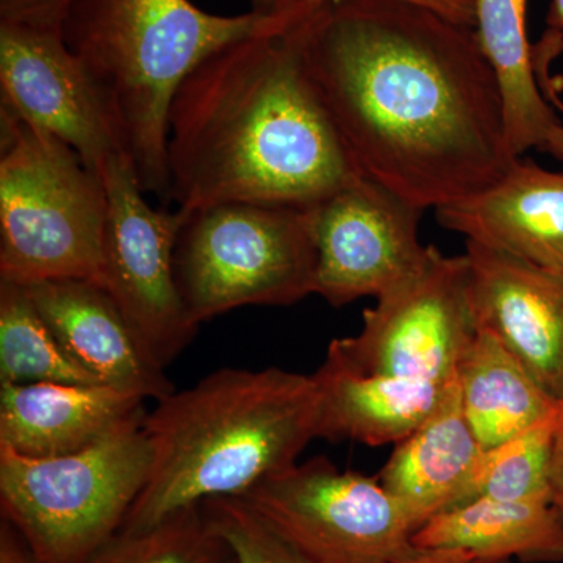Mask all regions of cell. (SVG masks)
Returning <instances> with one entry per match:
<instances>
[{
  "mask_svg": "<svg viewBox=\"0 0 563 563\" xmlns=\"http://www.w3.org/2000/svg\"><path fill=\"white\" fill-rule=\"evenodd\" d=\"M303 51L358 172L407 202L461 201L512 163L476 29L401 0H335L310 13Z\"/></svg>",
  "mask_w": 563,
  "mask_h": 563,
  "instance_id": "obj_1",
  "label": "cell"
},
{
  "mask_svg": "<svg viewBox=\"0 0 563 563\" xmlns=\"http://www.w3.org/2000/svg\"><path fill=\"white\" fill-rule=\"evenodd\" d=\"M312 9L273 14L191 70L168 117V198L313 209L362 174L306 63Z\"/></svg>",
  "mask_w": 563,
  "mask_h": 563,
  "instance_id": "obj_2",
  "label": "cell"
},
{
  "mask_svg": "<svg viewBox=\"0 0 563 563\" xmlns=\"http://www.w3.org/2000/svg\"><path fill=\"white\" fill-rule=\"evenodd\" d=\"M313 374L221 368L157 401L144 418L152 463L125 518L140 531L217 496H242L298 463L318 439Z\"/></svg>",
  "mask_w": 563,
  "mask_h": 563,
  "instance_id": "obj_3",
  "label": "cell"
},
{
  "mask_svg": "<svg viewBox=\"0 0 563 563\" xmlns=\"http://www.w3.org/2000/svg\"><path fill=\"white\" fill-rule=\"evenodd\" d=\"M273 14L218 16L190 0H76L62 31L98 92L144 192L168 198V117L180 85Z\"/></svg>",
  "mask_w": 563,
  "mask_h": 563,
  "instance_id": "obj_4",
  "label": "cell"
},
{
  "mask_svg": "<svg viewBox=\"0 0 563 563\" xmlns=\"http://www.w3.org/2000/svg\"><path fill=\"white\" fill-rule=\"evenodd\" d=\"M107 192L57 136L2 107L0 282L101 285Z\"/></svg>",
  "mask_w": 563,
  "mask_h": 563,
  "instance_id": "obj_5",
  "label": "cell"
},
{
  "mask_svg": "<svg viewBox=\"0 0 563 563\" xmlns=\"http://www.w3.org/2000/svg\"><path fill=\"white\" fill-rule=\"evenodd\" d=\"M144 418L60 457H25L0 446L3 520L35 563H84L121 531L151 472Z\"/></svg>",
  "mask_w": 563,
  "mask_h": 563,
  "instance_id": "obj_6",
  "label": "cell"
},
{
  "mask_svg": "<svg viewBox=\"0 0 563 563\" xmlns=\"http://www.w3.org/2000/svg\"><path fill=\"white\" fill-rule=\"evenodd\" d=\"M185 211L174 269L196 324L240 307L291 306L313 295L312 209L229 202Z\"/></svg>",
  "mask_w": 563,
  "mask_h": 563,
  "instance_id": "obj_7",
  "label": "cell"
},
{
  "mask_svg": "<svg viewBox=\"0 0 563 563\" xmlns=\"http://www.w3.org/2000/svg\"><path fill=\"white\" fill-rule=\"evenodd\" d=\"M310 563H390L415 553V528L379 477L340 472L324 455L236 496Z\"/></svg>",
  "mask_w": 563,
  "mask_h": 563,
  "instance_id": "obj_8",
  "label": "cell"
},
{
  "mask_svg": "<svg viewBox=\"0 0 563 563\" xmlns=\"http://www.w3.org/2000/svg\"><path fill=\"white\" fill-rule=\"evenodd\" d=\"M101 179L107 192L101 285L144 354L166 369L199 329L181 301L174 269L187 211L154 209L128 155H118Z\"/></svg>",
  "mask_w": 563,
  "mask_h": 563,
  "instance_id": "obj_9",
  "label": "cell"
},
{
  "mask_svg": "<svg viewBox=\"0 0 563 563\" xmlns=\"http://www.w3.org/2000/svg\"><path fill=\"white\" fill-rule=\"evenodd\" d=\"M476 332L468 258L432 246L422 272L363 310L361 332L332 340L325 357L363 376L446 385Z\"/></svg>",
  "mask_w": 563,
  "mask_h": 563,
  "instance_id": "obj_10",
  "label": "cell"
},
{
  "mask_svg": "<svg viewBox=\"0 0 563 563\" xmlns=\"http://www.w3.org/2000/svg\"><path fill=\"white\" fill-rule=\"evenodd\" d=\"M424 211L366 177L313 207V295L342 307L413 279L432 251L418 235Z\"/></svg>",
  "mask_w": 563,
  "mask_h": 563,
  "instance_id": "obj_11",
  "label": "cell"
},
{
  "mask_svg": "<svg viewBox=\"0 0 563 563\" xmlns=\"http://www.w3.org/2000/svg\"><path fill=\"white\" fill-rule=\"evenodd\" d=\"M0 85L3 109L68 144L98 176L128 155L60 25L0 21Z\"/></svg>",
  "mask_w": 563,
  "mask_h": 563,
  "instance_id": "obj_12",
  "label": "cell"
},
{
  "mask_svg": "<svg viewBox=\"0 0 563 563\" xmlns=\"http://www.w3.org/2000/svg\"><path fill=\"white\" fill-rule=\"evenodd\" d=\"M470 302L551 398L563 404V274L466 242Z\"/></svg>",
  "mask_w": 563,
  "mask_h": 563,
  "instance_id": "obj_13",
  "label": "cell"
},
{
  "mask_svg": "<svg viewBox=\"0 0 563 563\" xmlns=\"http://www.w3.org/2000/svg\"><path fill=\"white\" fill-rule=\"evenodd\" d=\"M466 242L563 274V173L515 157L490 187L435 209Z\"/></svg>",
  "mask_w": 563,
  "mask_h": 563,
  "instance_id": "obj_14",
  "label": "cell"
},
{
  "mask_svg": "<svg viewBox=\"0 0 563 563\" xmlns=\"http://www.w3.org/2000/svg\"><path fill=\"white\" fill-rule=\"evenodd\" d=\"M22 287L63 350L99 383L155 401L176 390L165 369L141 350L102 285L68 279Z\"/></svg>",
  "mask_w": 563,
  "mask_h": 563,
  "instance_id": "obj_15",
  "label": "cell"
},
{
  "mask_svg": "<svg viewBox=\"0 0 563 563\" xmlns=\"http://www.w3.org/2000/svg\"><path fill=\"white\" fill-rule=\"evenodd\" d=\"M144 401L109 385L0 384V446L35 459L80 453L146 417Z\"/></svg>",
  "mask_w": 563,
  "mask_h": 563,
  "instance_id": "obj_16",
  "label": "cell"
},
{
  "mask_svg": "<svg viewBox=\"0 0 563 563\" xmlns=\"http://www.w3.org/2000/svg\"><path fill=\"white\" fill-rule=\"evenodd\" d=\"M484 451L463 412L455 376L431 417L395 444L377 477L417 532L437 514L463 503Z\"/></svg>",
  "mask_w": 563,
  "mask_h": 563,
  "instance_id": "obj_17",
  "label": "cell"
},
{
  "mask_svg": "<svg viewBox=\"0 0 563 563\" xmlns=\"http://www.w3.org/2000/svg\"><path fill=\"white\" fill-rule=\"evenodd\" d=\"M313 379L320 395L318 439L366 446L402 442L431 417L450 385L363 376L328 357Z\"/></svg>",
  "mask_w": 563,
  "mask_h": 563,
  "instance_id": "obj_18",
  "label": "cell"
},
{
  "mask_svg": "<svg viewBox=\"0 0 563 563\" xmlns=\"http://www.w3.org/2000/svg\"><path fill=\"white\" fill-rule=\"evenodd\" d=\"M418 550H461L474 562H563V523L551 503L476 498L437 514L413 533Z\"/></svg>",
  "mask_w": 563,
  "mask_h": 563,
  "instance_id": "obj_19",
  "label": "cell"
},
{
  "mask_svg": "<svg viewBox=\"0 0 563 563\" xmlns=\"http://www.w3.org/2000/svg\"><path fill=\"white\" fill-rule=\"evenodd\" d=\"M466 420L484 450L554 420L563 410L493 333L477 328L457 368Z\"/></svg>",
  "mask_w": 563,
  "mask_h": 563,
  "instance_id": "obj_20",
  "label": "cell"
},
{
  "mask_svg": "<svg viewBox=\"0 0 563 563\" xmlns=\"http://www.w3.org/2000/svg\"><path fill=\"white\" fill-rule=\"evenodd\" d=\"M476 33L501 85L507 141L514 157L544 152L562 120L548 101L533 68L528 38V0H474Z\"/></svg>",
  "mask_w": 563,
  "mask_h": 563,
  "instance_id": "obj_21",
  "label": "cell"
},
{
  "mask_svg": "<svg viewBox=\"0 0 563 563\" xmlns=\"http://www.w3.org/2000/svg\"><path fill=\"white\" fill-rule=\"evenodd\" d=\"M102 385L63 350L22 285L0 282V384Z\"/></svg>",
  "mask_w": 563,
  "mask_h": 563,
  "instance_id": "obj_22",
  "label": "cell"
},
{
  "mask_svg": "<svg viewBox=\"0 0 563 563\" xmlns=\"http://www.w3.org/2000/svg\"><path fill=\"white\" fill-rule=\"evenodd\" d=\"M232 554L201 503L151 528L122 529L84 563H224Z\"/></svg>",
  "mask_w": 563,
  "mask_h": 563,
  "instance_id": "obj_23",
  "label": "cell"
},
{
  "mask_svg": "<svg viewBox=\"0 0 563 563\" xmlns=\"http://www.w3.org/2000/svg\"><path fill=\"white\" fill-rule=\"evenodd\" d=\"M559 417L485 450L463 503L476 498L551 503V451Z\"/></svg>",
  "mask_w": 563,
  "mask_h": 563,
  "instance_id": "obj_24",
  "label": "cell"
},
{
  "mask_svg": "<svg viewBox=\"0 0 563 563\" xmlns=\"http://www.w3.org/2000/svg\"><path fill=\"white\" fill-rule=\"evenodd\" d=\"M202 506L236 562L310 563L236 496H217L206 499Z\"/></svg>",
  "mask_w": 563,
  "mask_h": 563,
  "instance_id": "obj_25",
  "label": "cell"
},
{
  "mask_svg": "<svg viewBox=\"0 0 563 563\" xmlns=\"http://www.w3.org/2000/svg\"><path fill=\"white\" fill-rule=\"evenodd\" d=\"M252 10L263 14L285 13V11L312 9L335 0H251ZM401 2L417 3L426 9L442 14L448 20L476 29V9L474 0H401Z\"/></svg>",
  "mask_w": 563,
  "mask_h": 563,
  "instance_id": "obj_26",
  "label": "cell"
},
{
  "mask_svg": "<svg viewBox=\"0 0 563 563\" xmlns=\"http://www.w3.org/2000/svg\"><path fill=\"white\" fill-rule=\"evenodd\" d=\"M76 0H0V21L63 25Z\"/></svg>",
  "mask_w": 563,
  "mask_h": 563,
  "instance_id": "obj_27",
  "label": "cell"
},
{
  "mask_svg": "<svg viewBox=\"0 0 563 563\" xmlns=\"http://www.w3.org/2000/svg\"><path fill=\"white\" fill-rule=\"evenodd\" d=\"M551 65H553V62L547 60V58L533 57V68H536L537 80H539L543 95L547 96L548 101L553 103L554 109L563 114L562 79L561 77L551 76ZM544 152L559 158V161H563V121L550 133Z\"/></svg>",
  "mask_w": 563,
  "mask_h": 563,
  "instance_id": "obj_28",
  "label": "cell"
},
{
  "mask_svg": "<svg viewBox=\"0 0 563 563\" xmlns=\"http://www.w3.org/2000/svg\"><path fill=\"white\" fill-rule=\"evenodd\" d=\"M550 483L551 506L563 523V410L554 429Z\"/></svg>",
  "mask_w": 563,
  "mask_h": 563,
  "instance_id": "obj_29",
  "label": "cell"
},
{
  "mask_svg": "<svg viewBox=\"0 0 563 563\" xmlns=\"http://www.w3.org/2000/svg\"><path fill=\"white\" fill-rule=\"evenodd\" d=\"M537 46L550 52L555 58L563 55V0L551 2L547 16V31Z\"/></svg>",
  "mask_w": 563,
  "mask_h": 563,
  "instance_id": "obj_30",
  "label": "cell"
},
{
  "mask_svg": "<svg viewBox=\"0 0 563 563\" xmlns=\"http://www.w3.org/2000/svg\"><path fill=\"white\" fill-rule=\"evenodd\" d=\"M0 563H35L20 533L5 520L0 528Z\"/></svg>",
  "mask_w": 563,
  "mask_h": 563,
  "instance_id": "obj_31",
  "label": "cell"
},
{
  "mask_svg": "<svg viewBox=\"0 0 563 563\" xmlns=\"http://www.w3.org/2000/svg\"><path fill=\"white\" fill-rule=\"evenodd\" d=\"M390 563H474V558L461 550H446V548L418 550L417 548L415 553Z\"/></svg>",
  "mask_w": 563,
  "mask_h": 563,
  "instance_id": "obj_32",
  "label": "cell"
},
{
  "mask_svg": "<svg viewBox=\"0 0 563 563\" xmlns=\"http://www.w3.org/2000/svg\"><path fill=\"white\" fill-rule=\"evenodd\" d=\"M224 563H239V562H236L235 555L232 554V558L228 559V561H225Z\"/></svg>",
  "mask_w": 563,
  "mask_h": 563,
  "instance_id": "obj_33",
  "label": "cell"
},
{
  "mask_svg": "<svg viewBox=\"0 0 563 563\" xmlns=\"http://www.w3.org/2000/svg\"><path fill=\"white\" fill-rule=\"evenodd\" d=\"M474 563H487V562H474ZM499 563H514V562H499Z\"/></svg>",
  "mask_w": 563,
  "mask_h": 563,
  "instance_id": "obj_34",
  "label": "cell"
}]
</instances>
